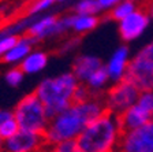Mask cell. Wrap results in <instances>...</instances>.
I'll return each mask as SVG.
<instances>
[{
	"label": "cell",
	"instance_id": "f546056e",
	"mask_svg": "<svg viewBox=\"0 0 153 152\" xmlns=\"http://www.w3.org/2000/svg\"><path fill=\"white\" fill-rule=\"evenodd\" d=\"M122 0H97V3L100 6V10H101V14H108L115 6H118Z\"/></svg>",
	"mask_w": 153,
	"mask_h": 152
},
{
	"label": "cell",
	"instance_id": "836d02e7",
	"mask_svg": "<svg viewBox=\"0 0 153 152\" xmlns=\"http://www.w3.org/2000/svg\"><path fill=\"white\" fill-rule=\"evenodd\" d=\"M68 0H55V3H66Z\"/></svg>",
	"mask_w": 153,
	"mask_h": 152
},
{
	"label": "cell",
	"instance_id": "d6986e66",
	"mask_svg": "<svg viewBox=\"0 0 153 152\" xmlns=\"http://www.w3.org/2000/svg\"><path fill=\"white\" fill-rule=\"evenodd\" d=\"M138 8H140L138 0H122L118 6H115L114 8L107 14V16H108L111 21L120 22L122 19L127 18L128 15H131V14Z\"/></svg>",
	"mask_w": 153,
	"mask_h": 152
},
{
	"label": "cell",
	"instance_id": "30bf717a",
	"mask_svg": "<svg viewBox=\"0 0 153 152\" xmlns=\"http://www.w3.org/2000/svg\"><path fill=\"white\" fill-rule=\"evenodd\" d=\"M47 147L44 134L21 129L16 134L3 141V152H45Z\"/></svg>",
	"mask_w": 153,
	"mask_h": 152
},
{
	"label": "cell",
	"instance_id": "ba28073f",
	"mask_svg": "<svg viewBox=\"0 0 153 152\" xmlns=\"http://www.w3.org/2000/svg\"><path fill=\"white\" fill-rule=\"evenodd\" d=\"M116 152H153V119L134 130H124Z\"/></svg>",
	"mask_w": 153,
	"mask_h": 152
},
{
	"label": "cell",
	"instance_id": "cb8c5ba5",
	"mask_svg": "<svg viewBox=\"0 0 153 152\" xmlns=\"http://www.w3.org/2000/svg\"><path fill=\"white\" fill-rule=\"evenodd\" d=\"M81 44V37H78V36H71L70 38H67V40H64L63 43H60V45H59V54L60 55H66V54H73V52H75L76 48L79 47Z\"/></svg>",
	"mask_w": 153,
	"mask_h": 152
},
{
	"label": "cell",
	"instance_id": "5b68a950",
	"mask_svg": "<svg viewBox=\"0 0 153 152\" xmlns=\"http://www.w3.org/2000/svg\"><path fill=\"white\" fill-rule=\"evenodd\" d=\"M126 79L141 92L153 89V40L148 41L131 56Z\"/></svg>",
	"mask_w": 153,
	"mask_h": 152
},
{
	"label": "cell",
	"instance_id": "1f68e13d",
	"mask_svg": "<svg viewBox=\"0 0 153 152\" xmlns=\"http://www.w3.org/2000/svg\"><path fill=\"white\" fill-rule=\"evenodd\" d=\"M146 10H148V13H149L150 18H152V21H153V0H150L149 3H148V7H146Z\"/></svg>",
	"mask_w": 153,
	"mask_h": 152
},
{
	"label": "cell",
	"instance_id": "f1b7e54d",
	"mask_svg": "<svg viewBox=\"0 0 153 152\" xmlns=\"http://www.w3.org/2000/svg\"><path fill=\"white\" fill-rule=\"evenodd\" d=\"M90 96H93V95L90 93V91L88 89V86H86L85 84H79L78 88H76V91H75V93H74V103L85 101V100H88Z\"/></svg>",
	"mask_w": 153,
	"mask_h": 152
},
{
	"label": "cell",
	"instance_id": "e0dca14e",
	"mask_svg": "<svg viewBox=\"0 0 153 152\" xmlns=\"http://www.w3.org/2000/svg\"><path fill=\"white\" fill-rule=\"evenodd\" d=\"M33 19H34V16H26L22 14L10 19L0 26V36H14V37L26 36Z\"/></svg>",
	"mask_w": 153,
	"mask_h": 152
},
{
	"label": "cell",
	"instance_id": "ac0fdd59",
	"mask_svg": "<svg viewBox=\"0 0 153 152\" xmlns=\"http://www.w3.org/2000/svg\"><path fill=\"white\" fill-rule=\"evenodd\" d=\"M85 85L88 86V89L93 96H104V93L108 91L109 85H112V84L109 81V77L105 71V69L101 67L86 79Z\"/></svg>",
	"mask_w": 153,
	"mask_h": 152
},
{
	"label": "cell",
	"instance_id": "8992f818",
	"mask_svg": "<svg viewBox=\"0 0 153 152\" xmlns=\"http://www.w3.org/2000/svg\"><path fill=\"white\" fill-rule=\"evenodd\" d=\"M140 95L141 91L128 79L112 84L102 96L105 110L116 117H120L124 111L137 104Z\"/></svg>",
	"mask_w": 153,
	"mask_h": 152
},
{
	"label": "cell",
	"instance_id": "ffe728a7",
	"mask_svg": "<svg viewBox=\"0 0 153 152\" xmlns=\"http://www.w3.org/2000/svg\"><path fill=\"white\" fill-rule=\"evenodd\" d=\"M55 4V0H29L26 6L22 8V15L26 16H38L47 14Z\"/></svg>",
	"mask_w": 153,
	"mask_h": 152
},
{
	"label": "cell",
	"instance_id": "d4e9b609",
	"mask_svg": "<svg viewBox=\"0 0 153 152\" xmlns=\"http://www.w3.org/2000/svg\"><path fill=\"white\" fill-rule=\"evenodd\" d=\"M45 152H82L76 144V141H66L53 145H48Z\"/></svg>",
	"mask_w": 153,
	"mask_h": 152
},
{
	"label": "cell",
	"instance_id": "7402d4cb",
	"mask_svg": "<svg viewBox=\"0 0 153 152\" xmlns=\"http://www.w3.org/2000/svg\"><path fill=\"white\" fill-rule=\"evenodd\" d=\"M25 79V73H23L19 66H13L10 67L4 74V81L7 82V85L11 88H18Z\"/></svg>",
	"mask_w": 153,
	"mask_h": 152
},
{
	"label": "cell",
	"instance_id": "e575fe53",
	"mask_svg": "<svg viewBox=\"0 0 153 152\" xmlns=\"http://www.w3.org/2000/svg\"><path fill=\"white\" fill-rule=\"evenodd\" d=\"M10 0H0V3H8Z\"/></svg>",
	"mask_w": 153,
	"mask_h": 152
},
{
	"label": "cell",
	"instance_id": "4316f807",
	"mask_svg": "<svg viewBox=\"0 0 153 152\" xmlns=\"http://www.w3.org/2000/svg\"><path fill=\"white\" fill-rule=\"evenodd\" d=\"M16 40L18 37H14V36H0V59L14 47Z\"/></svg>",
	"mask_w": 153,
	"mask_h": 152
},
{
	"label": "cell",
	"instance_id": "d6a6232c",
	"mask_svg": "<svg viewBox=\"0 0 153 152\" xmlns=\"http://www.w3.org/2000/svg\"><path fill=\"white\" fill-rule=\"evenodd\" d=\"M0 152H3V140L0 139Z\"/></svg>",
	"mask_w": 153,
	"mask_h": 152
},
{
	"label": "cell",
	"instance_id": "9a60e30c",
	"mask_svg": "<svg viewBox=\"0 0 153 152\" xmlns=\"http://www.w3.org/2000/svg\"><path fill=\"white\" fill-rule=\"evenodd\" d=\"M119 119H120L122 129H123V132H124V130L138 129V127L146 125L149 121H152V118H150V115L137 103V104H134L133 107L128 108L127 111H124L123 114L119 117Z\"/></svg>",
	"mask_w": 153,
	"mask_h": 152
},
{
	"label": "cell",
	"instance_id": "484cf974",
	"mask_svg": "<svg viewBox=\"0 0 153 152\" xmlns=\"http://www.w3.org/2000/svg\"><path fill=\"white\" fill-rule=\"evenodd\" d=\"M138 104L146 111L150 115V118L153 119V89L141 92L140 97H138Z\"/></svg>",
	"mask_w": 153,
	"mask_h": 152
},
{
	"label": "cell",
	"instance_id": "603a6c76",
	"mask_svg": "<svg viewBox=\"0 0 153 152\" xmlns=\"http://www.w3.org/2000/svg\"><path fill=\"white\" fill-rule=\"evenodd\" d=\"M18 130H19V126H18V124H16L15 118L14 117L10 118L4 124L0 125V139L3 140V141H6L10 137H13L14 134L18 133Z\"/></svg>",
	"mask_w": 153,
	"mask_h": 152
},
{
	"label": "cell",
	"instance_id": "83f0119b",
	"mask_svg": "<svg viewBox=\"0 0 153 152\" xmlns=\"http://www.w3.org/2000/svg\"><path fill=\"white\" fill-rule=\"evenodd\" d=\"M13 6L8 3H0V26L3 25V23H6L7 21H10V19L15 18V14H13Z\"/></svg>",
	"mask_w": 153,
	"mask_h": 152
},
{
	"label": "cell",
	"instance_id": "2e32d148",
	"mask_svg": "<svg viewBox=\"0 0 153 152\" xmlns=\"http://www.w3.org/2000/svg\"><path fill=\"white\" fill-rule=\"evenodd\" d=\"M48 62H49L48 52H45L44 49H33L22 60L19 67L25 73V76H33V74L41 73L42 70L48 66Z\"/></svg>",
	"mask_w": 153,
	"mask_h": 152
},
{
	"label": "cell",
	"instance_id": "277c9868",
	"mask_svg": "<svg viewBox=\"0 0 153 152\" xmlns=\"http://www.w3.org/2000/svg\"><path fill=\"white\" fill-rule=\"evenodd\" d=\"M13 114L21 130H27L40 134L45 133L48 124L51 121L45 110V106L36 96L34 92L23 96L15 104Z\"/></svg>",
	"mask_w": 153,
	"mask_h": 152
},
{
	"label": "cell",
	"instance_id": "5bb4252c",
	"mask_svg": "<svg viewBox=\"0 0 153 152\" xmlns=\"http://www.w3.org/2000/svg\"><path fill=\"white\" fill-rule=\"evenodd\" d=\"M34 44L36 43L27 34L22 36V37H18L14 47L1 58V62L6 64H10L11 67L19 66V64L22 63V60L34 49Z\"/></svg>",
	"mask_w": 153,
	"mask_h": 152
},
{
	"label": "cell",
	"instance_id": "7a4b0ae2",
	"mask_svg": "<svg viewBox=\"0 0 153 152\" xmlns=\"http://www.w3.org/2000/svg\"><path fill=\"white\" fill-rule=\"evenodd\" d=\"M122 133L119 117L107 111L85 127L76 144L82 152H116Z\"/></svg>",
	"mask_w": 153,
	"mask_h": 152
},
{
	"label": "cell",
	"instance_id": "3957f363",
	"mask_svg": "<svg viewBox=\"0 0 153 152\" xmlns=\"http://www.w3.org/2000/svg\"><path fill=\"white\" fill-rule=\"evenodd\" d=\"M79 84L71 71H64L55 77L42 78L36 86L34 93L45 106L49 118H53L74 103V93Z\"/></svg>",
	"mask_w": 153,
	"mask_h": 152
},
{
	"label": "cell",
	"instance_id": "8fae6325",
	"mask_svg": "<svg viewBox=\"0 0 153 152\" xmlns=\"http://www.w3.org/2000/svg\"><path fill=\"white\" fill-rule=\"evenodd\" d=\"M131 52L127 45H119L104 63V69L109 77L111 84L120 82L126 79L131 60Z\"/></svg>",
	"mask_w": 153,
	"mask_h": 152
},
{
	"label": "cell",
	"instance_id": "52a82bcc",
	"mask_svg": "<svg viewBox=\"0 0 153 152\" xmlns=\"http://www.w3.org/2000/svg\"><path fill=\"white\" fill-rule=\"evenodd\" d=\"M67 33H70L67 15L59 16L56 14L49 13L34 16L32 25L27 30V36L36 44L45 41V40L64 37Z\"/></svg>",
	"mask_w": 153,
	"mask_h": 152
},
{
	"label": "cell",
	"instance_id": "4dcf8cb0",
	"mask_svg": "<svg viewBox=\"0 0 153 152\" xmlns=\"http://www.w3.org/2000/svg\"><path fill=\"white\" fill-rule=\"evenodd\" d=\"M14 114H13V110H4V108H0V125L4 124L7 119L13 118Z\"/></svg>",
	"mask_w": 153,
	"mask_h": 152
},
{
	"label": "cell",
	"instance_id": "6da1fadb",
	"mask_svg": "<svg viewBox=\"0 0 153 152\" xmlns=\"http://www.w3.org/2000/svg\"><path fill=\"white\" fill-rule=\"evenodd\" d=\"M105 110L102 96H90L88 100L73 103L60 114L51 118L44 137L48 145L66 141H76L85 127L101 117Z\"/></svg>",
	"mask_w": 153,
	"mask_h": 152
},
{
	"label": "cell",
	"instance_id": "4fadbf2b",
	"mask_svg": "<svg viewBox=\"0 0 153 152\" xmlns=\"http://www.w3.org/2000/svg\"><path fill=\"white\" fill-rule=\"evenodd\" d=\"M67 21H68V28H70V33L74 36H81L88 34V33L93 32L101 22L100 15H82V14H67Z\"/></svg>",
	"mask_w": 153,
	"mask_h": 152
},
{
	"label": "cell",
	"instance_id": "44dd1931",
	"mask_svg": "<svg viewBox=\"0 0 153 152\" xmlns=\"http://www.w3.org/2000/svg\"><path fill=\"white\" fill-rule=\"evenodd\" d=\"M73 13L82 15H100L101 10L97 0H78L73 6Z\"/></svg>",
	"mask_w": 153,
	"mask_h": 152
},
{
	"label": "cell",
	"instance_id": "9c48e42d",
	"mask_svg": "<svg viewBox=\"0 0 153 152\" xmlns=\"http://www.w3.org/2000/svg\"><path fill=\"white\" fill-rule=\"evenodd\" d=\"M152 18L146 8L140 7L131 15L118 22L119 36L124 43H133L142 37L150 26Z\"/></svg>",
	"mask_w": 153,
	"mask_h": 152
},
{
	"label": "cell",
	"instance_id": "7c38bea8",
	"mask_svg": "<svg viewBox=\"0 0 153 152\" xmlns=\"http://www.w3.org/2000/svg\"><path fill=\"white\" fill-rule=\"evenodd\" d=\"M101 67H104V62L101 58L93 54H81L76 55L75 59L73 60L70 71L78 78L81 84H85L86 79Z\"/></svg>",
	"mask_w": 153,
	"mask_h": 152
}]
</instances>
